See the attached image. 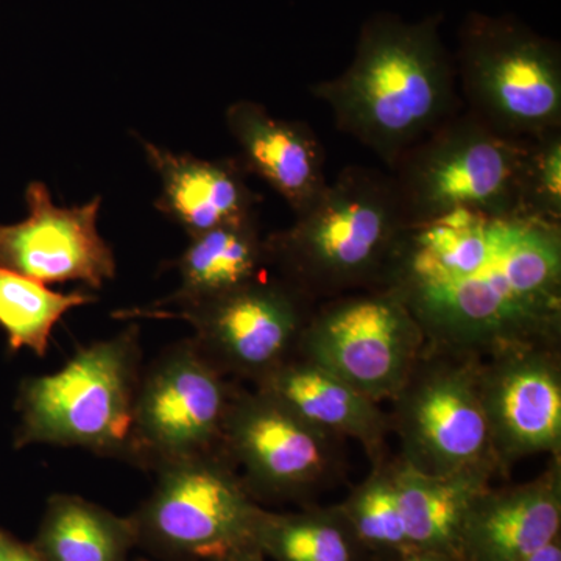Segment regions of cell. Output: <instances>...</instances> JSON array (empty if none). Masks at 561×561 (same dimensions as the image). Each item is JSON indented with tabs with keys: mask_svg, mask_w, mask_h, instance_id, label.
I'll use <instances>...</instances> for the list:
<instances>
[{
	"mask_svg": "<svg viewBox=\"0 0 561 561\" xmlns=\"http://www.w3.org/2000/svg\"><path fill=\"white\" fill-rule=\"evenodd\" d=\"M379 287L412 313L426 353L560 348L561 224L461 209L409 225Z\"/></svg>",
	"mask_w": 561,
	"mask_h": 561,
	"instance_id": "cell-1",
	"label": "cell"
},
{
	"mask_svg": "<svg viewBox=\"0 0 561 561\" xmlns=\"http://www.w3.org/2000/svg\"><path fill=\"white\" fill-rule=\"evenodd\" d=\"M443 14L364 22L348 68L309 87L335 127L391 168L404 151L463 110L456 66L440 36Z\"/></svg>",
	"mask_w": 561,
	"mask_h": 561,
	"instance_id": "cell-2",
	"label": "cell"
},
{
	"mask_svg": "<svg viewBox=\"0 0 561 561\" xmlns=\"http://www.w3.org/2000/svg\"><path fill=\"white\" fill-rule=\"evenodd\" d=\"M408 227L390 172L348 165L289 228L265 236L268 267L313 302L375 289Z\"/></svg>",
	"mask_w": 561,
	"mask_h": 561,
	"instance_id": "cell-3",
	"label": "cell"
},
{
	"mask_svg": "<svg viewBox=\"0 0 561 561\" xmlns=\"http://www.w3.org/2000/svg\"><path fill=\"white\" fill-rule=\"evenodd\" d=\"M140 357L139 324L133 323L77 351L60 370L27 379L18 448L50 445L127 459Z\"/></svg>",
	"mask_w": 561,
	"mask_h": 561,
	"instance_id": "cell-4",
	"label": "cell"
},
{
	"mask_svg": "<svg viewBox=\"0 0 561 561\" xmlns=\"http://www.w3.org/2000/svg\"><path fill=\"white\" fill-rule=\"evenodd\" d=\"M530 144L494 130L468 110L443 122L389 169L408 224L461 209L526 216L523 179Z\"/></svg>",
	"mask_w": 561,
	"mask_h": 561,
	"instance_id": "cell-5",
	"label": "cell"
},
{
	"mask_svg": "<svg viewBox=\"0 0 561 561\" xmlns=\"http://www.w3.org/2000/svg\"><path fill=\"white\" fill-rule=\"evenodd\" d=\"M461 102L494 130L518 139L561 128L560 44L518 18L472 13L459 28Z\"/></svg>",
	"mask_w": 561,
	"mask_h": 561,
	"instance_id": "cell-6",
	"label": "cell"
},
{
	"mask_svg": "<svg viewBox=\"0 0 561 561\" xmlns=\"http://www.w3.org/2000/svg\"><path fill=\"white\" fill-rule=\"evenodd\" d=\"M479 364L471 357L423 351L391 398L390 424L400 460L424 474L486 470L502 474L479 393Z\"/></svg>",
	"mask_w": 561,
	"mask_h": 561,
	"instance_id": "cell-7",
	"label": "cell"
},
{
	"mask_svg": "<svg viewBox=\"0 0 561 561\" xmlns=\"http://www.w3.org/2000/svg\"><path fill=\"white\" fill-rule=\"evenodd\" d=\"M157 474L153 493L133 519L138 540L173 556L219 561L256 546L265 512L224 449Z\"/></svg>",
	"mask_w": 561,
	"mask_h": 561,
	"instance_id": "cell-8",
	"label": "cell"
},
{
	"mask_svg": "<svg viewBox=\"0 0 561 561\" xmlns=\"http://www.w3.org/2000/svg\"><path fill=\"white\" fill-rule=\"evenodd\" d=\"M295 351L381 402L404 386L423 354L424 335L397 295L375 287L321 302Z\"/></svg>",
	"mask_w": 561,
	"mask_h": 561,
	"instance_id": "cell-9",
	"label": "cell"
},
{
	"mask_svg": "<svg viewBox=\"0 0 561 561\" xmlns=\"http://www.w3.org/2000/svg\"><path fill=\"white\" fill-rule=\"evenodd\" d=\"M234 391L192 339L165 350L140 376L125 460L160 471L220 451Z\"/></svg>",
	"mask_w": 561,
	"mask_h": 561,
	"instance_id": "cell-10",
	"label": "cell"
},
{
	"mask_svg": "<svg viewBox=\"0 0 561 561\" xmlns=\"http://www.w3.org/2000/svg\"><path fill=\"white\" fill-rule=\"evenodd\" d=\"M316 302L280 276L265 273L210 300L171 309L117 311L116 319H176L190 323L203 356L221 373L256 383L297 350Z\"/></svg>",
	"mask_w": 561,
	"mask_h": 561,
	"instance_id": "cell-11",
	"label": "cell"
},
{
	"mask_svg": "<svg viewBox=\"0 0 561 561\" xmlns=\"http://www.w3.org/2000/svg\"><path fill=\"white\" fill-rule=\"evenodd\" d=\"M341 440L254 389L234 391L221 449L251 494L295 496L337 474Z\"/></svg>",
	"mask_w": 561,
	"mask_h": 561,
	"instance_id": "cell-12",
	"label": "cell"
},
{
	"mask_svg": "<svg viewBox=\"0 0 561 561\" xmlns=\"http://www.w3.org/2000/svg\"><path fill=\"white\" fill-rule=\"evenodd\" d=\"M479 393L502 474L524 457L561 451L559 348L524 346L479 364Z\"/></svg>",
	"mask_w": 561,
	"mask_h": 561,
	"instance_id": "cell-13",
	"label": "cell"
},
{
	"mask_svg": "<svg viewBox=\"0 0 561 561\" xmlns=\"http://www.w3.org/2000/svg\"><path fill=\"white\" fill-rule=\"evenodd\" d=\"M25 203L27 219L0 224V267L46 286L77 280L101 289L116 278L113 249L98 230L99 195L84 205L62 208L43 181H32Z\"/></svg>",
	"mask_w": 561,
	"mask_h": 561,
	"instance_id": "cell-14",
	"label": "cell"
},
{
	"mask_svg": "<svg viewBox=\"0 0 561 561\" xmlns=\"http://www.w3.org/2000/svg\"><path fill=\"white\" fill-rule=\"evenodd\" d=\"M225 122L243 169L264 180L295 216L327 190L323 144L308 122L279 119L253 101L231 103Z\"/></svg>",
	"mask_w": 561,
	"mask_h": 561,
	"instance_id": "cell-15",
	"label": "cell"
},
{
	"mask_svg": "<svg viewBox=\"0 0 561 561\" xmlns=\"http://www.w3.org/2000/svg\"><path fill=\"white\" fill-rule=\"evenodd\" d=\"M561 463L556 457L537 479L493 490L476 500L461 530L459 559L524 561L559 540Z\"/></svg>",
	"mask_w": 561,
	"mask_h": 561,
	"instance_id": "cell-16",
	"label": "cell"
},
{
	"mask_svg": "<svg viewBox=\"0 0 561 561\" xmlns=\"http://www.w3.org/2000/svg\"><path fill=\"white\" fill-rule=\"evenodd\" d=\"M139 142L161 180L154 208L190 238L257 216L262 195L247 183L249 173L238 157L202 160L144 139Z\"/></svg>",
	"mask_w": 561,
	"mask_h": 561,
	"instance_id": "cell-17",
	"label": "cell"
},
{
	"mask_svg": "<svg viewBox=\"0 0 561 561\" xmlns=\"http://www.w3.org/2000/svg\"><path fill=\"white\" fill-rule=\"evenodd\" d=\"M254 386L312 426L359 442L373 463L382 461L383 443L391 431L389 413L334 373L295 351Z\"/></svg>",
	"mask_w": 561,
	"mask_h": 561,
	"instance_id": "cell-18",
	"label": "cell"
},
{
	"mask_svg": "<svg viewBox=\"0 0 561 561\" xmlns=\"http://www.w3.org/2000/svg\"><path fill=\"white\" fill-rule=\"evenodd\" d=\"M409 548L459 559L460 537L472 504L496 472L478 470L432 476L404 461L391 463Z\"/></svg>",
	"mask_w": 561,
	"mask_h": 561,
	"instance_id": "cell-19",
	"label": "cell"
},
{
	"mask_svg": "<svg viewBox=\"0 0 561 561\" xmlns=\"http://www.w3.org/2000/svg\"><path fill=\"white\" fill-rule=\"evenodd\" d=\"M179 289L146 306L147 311H171L210 300L264 276L268 268L265 236L257 216L191 238L175 261Z\"/></svg>",
	"mask_w": 561,
	"mask_h": 561,
	"instance_id": "cell-20",
	"label": "cell"
},
{
	"mask_svg": "<svg viewBox=\"0 0 561 561\" xmlns=\"http://www.w3.org/2000/svg\"><path fill=\"white\" fill-rule=\"evenodd\" d=\"M138 541L133 519L70 494H55L41 523L36 551L47 561H127Z\"/></svg>",
	"mask_w": 561,
	"mask_h": 561,
	"instance_id": "cell-21",
	"label": "cell"
},
{
	"mask_svg": "<svg viewBox=\"0 0 561 561\" xmlns=\"http://www.w3.org/2000/svg\"><path fill=\"white\" fill-rule=\"evenodd\" d=\"M98 300L84 291L50 290L46 284L0 267V327L9 335L11 348H27L44 356L51 332L72 309Z\"/></svg>",
	"mask_w": 561,
	"mask_h": 561,
	"instance_id": "cell-22",
	"label": "cell"
},
{
	"mask_svg": "<svg viewBox=\"0 0 561 561\" xmlns=\"http://www.w3.org/2000/svg\"><path fill=\"white\" fill-rule=\"evenodd\" d=\"M353 535L342 511L301 515L265 512L256 546L276 561H354Z\"/></svg>",
	"mask_w": 561,
	"mask_h": 561,
	"instance_id": "cell-23",
	"label": "cell"
},
{
	"mask_svg": "<svg viewBox=\"0 0 561 561\" xmlns=\"http://www.w3.org/2000/svg\"><path fill=\"white\" fill-rule=\"evenodd\" d=\"M343 516L359 540L387 548H409L391 463L378 461L342 505Z\"/></svg>",
	"mask_w": 561,
	"mask_h": 561,
	"instance_id": "cell-24",
	"label": "cell"
},
{
	"mask_svg": "<svg viewBox=\"0 0 561 561\" xmlns=\"http://www.w3.org/2000/svg\"><path fill=\"white\" fill-rule=\"evenodd\" d=\"M523 208L526 216L561 224V128L531 139Z\"/></svg>",
	"mask_w": 561,
	"mask_h": 561,
	"instance_id": "cell-25",
	"label": "cell"
},
{
	"mask_svg": "<svg viewBox=\"0 0 561 561\" xmlns=\"http://www.w3.org/2000/svg\"><path fill=\"white\" fill-rule=\"evenodd\" d=\"M0 561H47L35 546H25L20 541L11 540V538L2 535L0 542Z\"/></svg>",
	"mask_w": 561,
	"mask_h": 561,
	"instance_id": "cell-26",
	"label": "cell"
},
{
	"mask_svg": "<svg viewBox=\"0 0 561 561\" xmlns=\"http://www.w3.org/2000/svg\"><path fill=\"white\" fill-rule=\"evenodd\" d=\"M524 561H561V548L559 541L549 542L548 546L540 549Z\"/></svg>",
	"mask_w": 561,
	"mask_h": 561,
	"instance_id": "cell-27",
	"label": "cell"
},
{
	"mask_svg": "<svg viewBox=\"0 0 561 561\" xmlns=\"http://www.w3.org/2000/svg\"><path fill=\"white\" fill-rule=\"evenodd\" d=\"M221 561H264L262 559V552L256 546L253 548L242 549V551H238L232 553V556L227 557V559Z\"/></svg>",
	"mask_w": 561,
	"mask_h": 561,
	"instance_id": "cell-28",
	"label": "cell"
},
{
	"mask_svg": "<svg viewBox=\"0 0 561 561\" xmlns=\"http://www.w3.org/2000/svg\"><path fill=\"white\" fill-rule=\"evenodd\" d=\"M404 561H451V559H446V557L435 556V553L430 552H421L419 556L409 557Z\"/></svg>",
	"mask_w": 561,
	"mask_h": 561,
	"instance_id": "cell-29",
	"label": "cell"
},
{
	"mask_svg": "<svg viewBox=\"0 0 561 561\" xmlns=\"http://www.w3.org/2000/svg\"><path fill=\"white\" fill-rule=\"evenodd\" d=\"M2 535H3V534H0V542H2Z\"/></svg>",
	"mask_w": 561,
	"mask_h": 561,
	"instance_id": "cell-30",
	"label": "cell"
}]
</instances>
